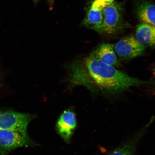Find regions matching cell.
<instances>
[{
	"label": "cell",
	"instance_id": "6da1fadb",
	"mask_svg": "<svg viewBox=\"0 0 155 155\" xmlns=\"http://www.w3.org/2000/svg\"><path fill=\"white\" fill-rule=\"evenodd\" d=\"M64 68L66 74L62 81L69 90L82 86L94 94L115 95L132 87L151 83L129 76L89 55L75 58Z\"/></svg>",
	"mask_w": 155,
	"mask_h": 155
},
{
	"label": "cell",
	"instance_id": "7a4b0ae2",
	"mask_svg": "<svg viewBox=\"0 0 155 155\" xmlns=\"http://www.w3.org/2000/svg\"><path fill=\"white\" fill-rule=\"evenodd\" d=\"M104 16L103 32L115 35L127 28L128 25L124 20V8L122 4L114 2L107 3L102 9Z\"/></svg>",
	"mask_w": 155,
	"mask_h": 155
},
{
	"label": "cell",
	"instance_id": "3957f363",
	"mask_svg": "<svg viewBox=\"0 0 155 155\" xmlns=\"http://www.w3.org/2000/svg\"><path fill=\"white\" fill-rule=\"evenodd\" d=\"M38 145L31 139L27 131L0 129V155H8L11 151L20 147Z\"/></svg>",
	"mask_w": 155,
	"mask_h": 155
},
{
	"label": "cell",
	"instance_id": "277c9868",
	"mask_svg": "<svg viewBox=\"0 0 155 155\" xmlns=\"http://www.w3.org/2000/svg\"><path fill=\"white\" fill-rule=\"evenodd\" d=\"M34 115L12 111H0V129L25 131Z\"/></svg>",
	"mask_w": 155,
	"mask_h": 155
},
{
	"label": "cell",
	"instance_id": "5b68a950",
	"mask_svg": "<svg viewBox=\"0 0 155 155\" xmlns=\"http://www.w3.org/2000/svg\"><path fill=\"white\" fill-rule=\"evenodd\" d=\"M146 48L145 45L137 41L135 36L124 37L114 45V50L116 55L122 60L134 59L140 56Z\"/></svg>",
	"mask_w": 155,
	"mask_h": 155
},
{
	"label": "cell",
	"instance_id": "8992f818",
	"mask_svg": "<svg viewBox=\"0 0 155 155\" xmlns=\"http://www.w3.org/2000/svg\"><path fill=\"white\" fill-rule=\"evenodd\" d=\"M77 127V120L74 112L68 110L60 116L56 124L58 133L63 140L69 143Z\"/></svg>",
	"mask_w": 155,
	"mask_h": 155
},
{
	"label": "cell",
	"instance_id": "52a82bcc",
	"mask_svg": "<svg viewBox=\"0 0 155 155\" xmlns=\"http://www.w3.org/2000/svg\"><path fill=\"white\" fill-rule=\"evenodd\" d=\"M103 8L93 2L83 21V26L95 31L99 34H103L104 25Z\"/></svg>",
	"mask_w": 155,
	"mask_h": 155
},
{
	"label": "cell",
	"instance_id": "ba28073f",
	"mask_svg": "<svg viewBox=\"0 0 155 155\" xmlns=\"http://www.w3.org/2000/svg\"><path fill=\"white\" fill-rule=\"evenodd\" d=\"M108 65L119 67V61L114 50V45L108 43L100 44L89 55Z\"/></svg>",
	"mask_w": 155,
	"mask_h": 155
},
{
	"label": "cell",
	"instance_id": "9c48e42d",
	"mask_svg": "<svg viewBox=\"0 0 155 155\" xmlns=\"http://www.w3.org/2000/svg\"><path fill=\"white\" fill-rule=\"evenodd\" d=\"M151 123V121L133 138L117 147L107 155H134L139 140Z\"/></svg>",
	"mask_w": 155,
	"mask_h": 155
},
{
	"label": "cell",
	"instance_id": "30bf717a",
	"mask_svg": "<svg viewBox=\"0 0 155 155\" xmlns=\"http://www.w3.org/2000/svg\"><path fill=\"white\" fill-rule=\"evenodd\" d=\"M137 41L143 45L154 48L155 26L142 23L137 26L135 37Z\"/></svg>",
	"mask_w": 155,
	"mask_h": 155
},
{
	"label": "cell",
	"instance_id": "8fae6325",
	"mask_svg": "<svg viewBox=\"0 0 155 155\" xmlns=\"http://www.w3.org/2000/svg\"><path fill=\"white\" fill-rule=\"evenodd\" d=\"M137 15L142 23L155 26V7L152 2L145 1L139 4Z\"/></svg>",
	"mask_w": 155,
	"mask_h": 155
},
{
	"label": "cell",
	"instance_id": "7c38bea8",
	"mask_svg": "<svg viewBox=\"0 0 155 155\" xmlns=\"http://www.w3.org/2000/svg\"><path fill=\"white\" fill-rule=\"evenodd\" d=\"M2 83H3V75L2 72L0 69V86Z\"/></svg>",
	"mask_w": 155,
	"mask_h": 155
},
{
	"label": "cell",
	"instance_id": "4fadbf2b",
	"mask_svg": "<svg viewBox=\"0 0 155 155\" xmlns=\"http://www.w3.org/2000/svg\"><path fill=\"white\" fill-rule=\"evenodd\" d=\"M106 2H107L108 3H112L113 2H114L115 0H104Z\"/></svg>",
	"mask_w": 155,
	"mask_h": 155
},
{
	"label": "cell",
	"instance_id": "5bb4252c",
	"mask_svg": "<svg viewBox=\"0 0 155 155\" xmlns=\"http://www.w3.org/2000/svg\"><path fill=\"white\" fill-rule=\"evenodd\" d=\"M33 1H34L35 2H38L39 0H32Z\"/></svg>",
	"mask_w": 155,
	"mask_h": 155
}]
</instances>
